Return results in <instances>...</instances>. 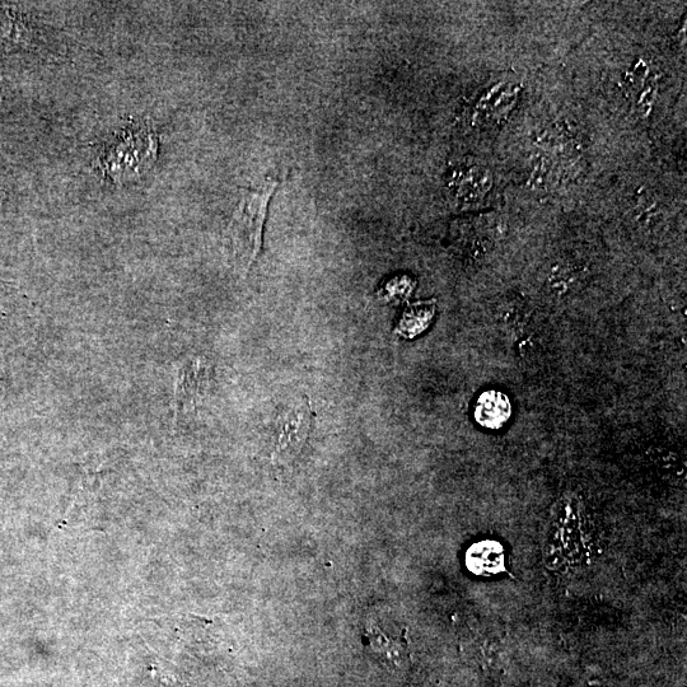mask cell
<instances>
[{"mask_svg": "<svg viewBox=\"0 0 687 687\" xmlns=\"http://www.w3.org/2000/svg\"><path fill=\"white\" fill-rule=\"evenodd\" d=\"M436 315V305L433 302H419L410 306L396 327V334L404 338L413 339L427 330Z\"/></svg>", "mask_w": 687, "mask_h": 687, "instance_id": "cell-7", "label": "cell"}, {"mask_svg": "<svg viewBox=\"0 0 687 687\" xmlns=\"http://www.w3.org/2000/svg\"><path fill=\"white\" fill-rule=\"evenodd\" d=\"M311 403L305 396L289 404L275 423L274 461L287 464L302 451L311 431Z\"/></svg>", "mask_w": 687, "mask_h": 687, "instance_id": "cell-3", "label": "cell"}, {"mask_svg": "<svg viewBox=\"0 0 687 687\" xmlns=\"http://www.w3.org/2000/svg\"><path fill=\"white\" fill-rule=\"evenodd\" d=\"M492 177L480 166L458 167L451 177L450 190L453 198L471 203L479 200L490 188Z\"/></svg>", "mask_w": 687, "mask_h": 687, "instance_id": "cell-4", "label": "cell"}, {"mask_svg": "<svg viewBox=\"0 0 687 687\" xmlns=\"http://www.w3.org/2000/svg\"><path fill=\"white\" fill-rule=\"evenodd\" d=\"M277 188L278 182L269 180L260 189L245 190L233 213L228 242L233 263L242 275L249 273L260 254L269 203Z\"/></svg>", "mask_w": 687, "mask_h": 687, "instance_id": "cell-1", "label": "cell"}, {"mask_svg": "<svg viewBox=\"0 0 687 687\" xmlns=\"http://www.w3.org/2000/svg\"><path fill=\"white\" fill-rule=\"evenodd\" d=\"M578 687H605L604 681L597 676H588Z\"/></svg>", "mask_w": 687, "mask_h": 687, "instance_id": "cell-8", "label": "cell"}, {"mask_svg": "<svg viewBox=\"0 0 687 687\" xmlns=\"http://www.w3.org/2000/svg\"><path fill=\"white\" fill-rule=\"evenodd\" d=\"M158 140L146 125L129 126L112 138L98 154L97 166L116 182L137 179L157 160Z\"/></svg>", "mask_w": 687, "mask_h": 687, "instance_id": "cell-2", "label": "cell"}, {"mask_svg": "<svg viewBox=\"0 0 687 687\" xmlns=\"http://www.w3.org/2000/svg\"><path fill=\"white\" fill-rule=\"evenodd\" d=\"M503 550L497 542L484 541L472 545L467 551L466 564L472 573L492 576L503 569Z\"/></svg>", "mask_w": 687, "mask_h": 687, "instance_id": "cell-6", "label": "cell"}, {"mask_svg": "<svg viewBox=\"0 0 687 687\" xmlns=\"http://www.w3.org/2000/svg\"><path fill=\"white\" fill-rule=\"evenodd\" d=\"M475 419L481 427L502 428L511 418L512 405L508 397L499 391H486L481 394L475 405Z\"/></svg>", "mask_w": 687, "mask_h": 687, "instance_id": "cell-5", "label": "cell"}]
</instances>
